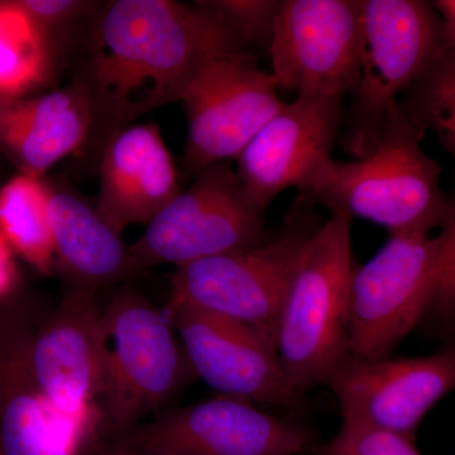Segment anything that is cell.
Instances as JSON below:
<instances>
[{
    "instance_id": "cell-19",
    "label": "cell",
    "mask_w": 455,
    "mask_h": 455,
    "mask_svg": "<svg viewBox=\"0 0 455 455\" xmlns=\"http://www.w3.org/2000/svg\"><path fill=\"white\" fill-rule=\"evenodd\" d=\"M55 269L73 287L97 291L131 276L130 248L97 209L68 191L51 190Z\"/></svg>"
},
{
    "instance_id": "cell-21",
    "label": "cell",
    "mask_w": 455,
    "mask_h": 455,
    "mask_svg": "<svg viewBox=\"0 0 455 455\" xmlns=\"http://www.w3.org/2000/svg\"><path fill=\"white\" fill-rule=\"evenodd\" d=\"M55 40L20 0H0V95L26 97L53 74Z\"/></svg>"
},
{
    "instance_id": "cell-5",
    "label": "cell",
    "mask_w": 455,
    "mask_h": 455,
    "mask_svg": "<svg viewBox=\"0 0 455 455\" xmlns=\"http://www.w3.org/2000/svg\"><path fill=\"white\" fill-rule=\"evenodd\" d=\"M299 199L277 232L253 247L180 266L167 307L188 305L250 326L276 348L281 309L317 223Z\"/></svg>"
},
{
    "instance_id": "cell-8",
    "label": "cell",
    "mask_w": 455,
    "mask_h": 455,
    "mask_svg": "<svg viewBox=\"0 0 455 455\" xmlns=\"http://www.w3.org/2000/svg\"><path fill=\"white\" fill-rule=\"evenodd\" d=\"M442 232L397 233L364 265L349 289V357H391L423 320L442 259Z\"/></svg>"
},
{
    "instance_id": "cell-6",
    "label": "cell",
    "mask_w": 455,
    "mask_h": 455,
    "mask_svg": "<svg viewBox=\"0 0 455 455\" xmlns=\"http://www.w3.org/2000/svg\"><path fill=\"white\" fill-rule=\"evenodd\" d=\"M164 311L131 289L101 309V435L119 438L164 405L191 370Z\"/></svg>"
},
{
    "instance_id": "cell-9",
    "label": "cell",
    "mask_w": 455,
    "mask_h": 455,
    "mask_svg": "<svg viewBox=\"0 0 455 455\" xmlns=\"http://www.w3.org/2000/svg\"><path fill=\"white\" fill-rule=\"evenodd\" d=\"M180 101L188 119L184 166L193 176L212 164L238 160L284 106L274 76L248 52L212 60Z\"/></svg>"
},
{
    "instance_id": "cell-4",
    "label": "cell",
    "mask_w": 455,
    "mask_h": 455,
    "mask_svg": "<svg viewBox=\"0 0 455 455\" xmlns=\"http://www.w3.org/2000/svg\"><path fill=\"white\" fill-rule=\"evenodd\" d=\"M358 80L352 92L343 148L364 157L379 143L398 97L447 51L438 12L424 0H358Z\"/></svg>"
},
{
    "instance_id": "cell-2",
    "label": "cell",
    "mask_w": 455,
    "mask_h": 455,
    "mask_svg": "<svg viewBox=\"0 0 455 455\" xmlns=\"http://www.w3.org/2000/svg\"><path fill=\"white\" fill-rule=\"evenodd\" d=\"M424 136L397 103L370 154L352 163L328 158L311 173L300 197L331 215L371 221L391 235L440 230L449 196L440 187L442 164L421 147Z\"/></svg>"
},
{
    "instance_id": "cell-10",
    "label": "cell",
    "mask_w": 455,
    "mask_h": 455,
    "mask_svg": "<svg viewBox=\"0 0 455 455\" xmlns=\"http://www.w3.org/2000/svg\"><path fill=\"white\" fill-rule=\"evenodd\" d=\"M101 309L97 291L71 287L49 316L35 319L28 348L33 376L50 405L99 444Z\"/></svg>"
},
{
    "instance_id": "cell-30",
    "label": "cell",
    "mask_w": 455,
    "mask_h": 455,
    "mask_svg": "<svg viewBox=\"0 0 455 455\" xmlns=\"http://www.w3.org/2000/svg\"><path fill=\"white\" fill-rule=\"evenodd\" d=\"M323 455V454H322Z\"/></svg>"
},
{
    "instance_id": "cell-22",
    "label": "cell",
    "mask_w": 455,
    "mask_h": 455,
    "mask_svg": "<svg viewBox=\"0 0 455 455\" xmlns=\"http://www.w3.org/2000/svg\"><path fill=\"white\" fill-rule=\"evenodd\" d=\"M398 101L423 133L433 131L455 161V52L447 51Z\"/></svg>"
},
{
    "instance_id": "cell-17",
    "label": "cell",
    "mask_w": 455,
    "mask_h": 455,
    "mask_svg": "<svg viewBox=\"0 0 455 455\" xmlns=\"http://www.w3.org/2000/svg\"><path fill=\"white\" fill-rule=\"evenodd\" d=\"M98 214L122 233L148 224L180 194L178 170L155 124H131L101 149Z\"/></svg>"
},
{
    "instance_id": "cell-27",
    "label": "cell",
    "mask_w": 455,
    "mask_h": 455,
    "mask_svg": "<svg viewBox=\"0 0 455 455\" xmlns=\"http://www.w3.org/2000/svg\"><path fill=\"white\" fill-rule=\"evenodd\" d=\"M14 254L0 235V305L14 300L20 287V277Z\"/></svg>"
},
{
    "instance_id": "cell-24",
    "label": "cell",
    "mask_w": 455,
    "mask_h": 455,
    "mask_svg": "<svg viewBox=\"0 0 455 455\" xmlns=\"http://www.w3.org/2000/svg\"><path fill=\"white\" fill-rule=\"evenodd\" d=\"M217 14L245 46L268 47L281 2L276 0H203L197 2Z\"/></svg>"
},
{
    "instance_id": "cell-3",
    "label": "cell",
    "mask_w": 455,
    "mask_h": 455,
    "mask_svg": "<svg viewBox=\"0 0 455 455\" xmlns=\"http://www.w3.org/2000/svg\"><path fill=\"white\" fill-rule=\"evenodd\" d=\"M352 220L331 215L311 235L284 298L276 353L293 388L325 386L349 358V289L355 265Z\"/></svg>"
},
{
    "instance_id": "cell-12",
    "label": "cell",
    "mask_w": 455,
    "mask_h": 455,
    "mask_svg": "<svg viewBox=\"0 0 455 455\" xmlns=\"http://www.w3.org/2000/svg\"><path fill=\"white\" fill-rule=\"evenodd\" d=\"M164 314L181 337L193 372L221 396L287 409L305 405L274 344L250 326L188 305L167 307Z\"/></svg>"
},
{
    "instance_id": "cell-23",
    "label": "cell",
    "mask_w": 455,
    "mask_h": 455,
    "mask_svg": "<svg viewBox=\"0 0 455 455\" xmlns=\"http://www.w3.org/2000/svg\"><path fill=\"white\" fill-rule=\"evenodd\" d=\"M444 243L438 275L423 320L419 328L442 340L445 347H455V188L449 196V212L440 228Z\"/></svg>"
},
{
    "instance_id": "cell-13",
    "label": "cell",
    "mask_w": 455,
    "mask_h": 455,
    "mask_svg": "<svg viewBox=\"0 0 455 455\" xmlns=\"http://www.w3.org/2000/svg\"><path fill=\"white\" fill-rule=\"evenodd\" d=\"M341 419L415 439L434 405L455 390V347L423 357L348 358L325 383Z\"/></svg>"
},
{
    "instance_id": "cell-25",
    "label": "cell",
    "mask_w": 455,
    "mask_h": 455,
    "mask_svg": "<svg viewBox=\"0 0 455 455\" xmlns=\"http://www.w3.org/2000/svg\"><path fill=\"white\" fill-rule=\"evenodd\" d=\"M320 454L421 455L415 447L414 439L370 425L344 420L337 435L320 449Z\"/></svg>"
},
{
    "instance_id": "cell-7",
    "label": "cell",
    "mask_w": 455,
    "mask_h": 455,
    "mask_svg": "<svg viewBox=\"0 0 455 455\" xmlns=\"http://www.w3.org/2000/svg\"><path fill=\"white\" fill-rule=\"evenodd\" d=\"M265 212L251 202L235 171L212 164L147 224L130 247L131 275L253 247L269 235Z\"/></svg>"
},
{
    "instance_id": "cell-26",
    "label": "cell",
    "mask_w": 455,
    "mask_h": 455,
    "mask_svg": "<svg viewBox=\"0 0 455 455\" xmlns=\"http://www.w3.org/2000/svg\"><path fill=\"white\" fill-rule=\"evenodd\" d=\"M20 3L52 38L57 28L73 22L92 5L77 0H20Z\"/></svg>"
},
{
    "instance_id": "cell-14",
    "label": "cell",
    "mask_w": 455,
    "mask_h": 455,
    "mask_svg": "<svg viewBox=\"0 0 455 455\" xmlns=\"http://www.w3.org/2000/svg\"><path fill=\"white\" fill-rule=\"evenodd\" d=\"M119 438L169 455H299L313 443L301 425L221 395Z\"/></svg>"
},
{
    "instance_id": "cell-15",
    "label": "cell",
    "mask_w": 455,
    "mask_h": 455,
    "mask_svg": "<svg viewBox=\"0 0 455 455\" xmlns=\"http://www.w3.org/2000/svg\"><path fill=\"white\" fill-rule=\"evenodd\" d=\"M36 317L12 300L0 305V455H89L101 444L60 416L29 363Z\"/></svg>"
},
{
    "instance_id": "cell-28",
    "label": "cell",
    "mask_w": 455,
    "mask_h": 455,
    "mask_svg": "<svg viewBox=\"0 0 455 455\" xmlns=\"http://www.w3.org/2000/svg\"><path fill=\"white\" fill-rule=\"evenodd\" d=\"M94 455H169L154 449L139 447L131 444L121 438L114 439L112 443H103Z\"/></svg>"
},
{
    "instance_id": "cell-18",
    "label": "cell",
    "mask_w": 455,
    "mask_h": 455,
    "mask_svg": "<svg viewBox=\"0 0 455 455\" xmlns=\"http://www.w3.org/2000/svg\"><path fill=\"white\" fill-rule=\"evenodd\" d=\"M92 130L88 92L77 79L40 97L0 95V152L20 173L41 179L85 146Z\"/></svg>"
},
{
    "instance_id": "cell-16",
    "label": "cell",
    "mask_w": 455,
    "mask_h": 455,
    "mask_svg": "<svg viewBox=\"0 0 455 455\" xmlns=\"http://www.w3.org/2000/svg\"><path fill=\"white\" fill-rule=\"evenodd\" d=\"M341 99L298 95L266 123L238 157L235 172L245 193L267 211L283 191H300L311 173L331 158L343 124Z\"/></svg>"
},
{
    "instance_id": "cell-11",
    "label": "cell",
    "mask_w": 455,
    "mask_h": 455,
    "mask_svg": "<svg viewBox=\"0 0 455 455\" xmlns=\"http://www.w3.org/2000/svg\"><path fill=\"white\" fill-rule=\"evenodd\" d=\"M268 51L277 89L343 100L358 80V0H283Z\"/></svg>"
},
{
    "instance_id": "cell-29",
    "label": "cell",
    "mask_w": 455,
    "mask_h": 455,
    "mask_svg": "<svg viewBox=\"0 0 455 455\" xmlns=\"http://www.w3.org/2000/svg\"><path fill=\"white\" fill-rule=\"evenodd\" d=\"M431 4L442 18L449 46L455 52V0H434Z\"/></svg>"
},
{
    "instance_id": "cell-1",
    "label": "cell",
    "mask_w": 455,
    "mask_h": 455,
    "mask_svg": "<svg viewBox=\"0 0 455 455\" xmlns=\"http://www.w3.org/2000/svg\"><path fill=\"white\" fill-rule=\"evenodd\" d=\"M245 49L223 20L197 2H110L75 77L92 106L88 143L103 149L114 133L140 116L181 100L212 60Z\"/></svg>"
},
{
    "instance_id": "cell-20",
    "label": "cell",
    "mask_w": 455,
    "mask_h": 455,
    "mask_svg": "<svg viewBox=\"0 0 455 455\" xmlns=\"http://www.w3.org/2000/svg\"><path fill=\"white\" fill-rule=\"evenodd\" d=\"M0 235L36 271L53 274L50 188L42 179L18 173L0 188Z\"/></svg>"
}]
</instances>
